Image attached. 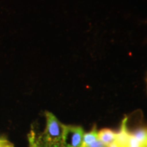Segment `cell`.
Segmentation results:
<instances>
[{"mask_svg":"<svg viewBox=\"0 0 147 147\" xmlns=\"http://www.w3.org/2000/svg\"><path fill=\"white\" fill-rule=\"evenodd\" d=\"M29 147H38L36 141V135L33 129L31 130L30 133L28 134Z\"/></svg>","mask_w":147,"mask_h":147,"instance_id":"cell-6","label":"cell"},{"mask_svg":"<svg viewBox=\"0 0 147 147\" xmlns=\"http://www.w3.org/2000/svg\"><path fill=\"white\" fill-rule=\"evenodd\" d=\"M84 134L82 127L65 125L61 147H81Z\"/></svg>","mask_w":147,"mask_h":147,"instance_id":"cell-2","label":"cell"},{"mask_svg":"<svg viewBox=\"0 0 147 147\" xmlns=\"http://www.w3.org/2000/svg\"><path fill=\"white\" fill-rule=\"evenodd\" d=\"M129 131L134 137H135L141 147H146L147 129L146 128L142 126H138L136 127L132 131Z\"/></svg>","mask_w":147,"mask_h":147,"instance_id":"cell-4","label":"cell"},{"mask_svg":"<svg viewBox=\"0 0 147 147\" xmlns=\"http://www.w3.org/2000/svg\"><path fill=\"white\" fill-rule=\"evenodd\" d=\"M97 127L94 125L92 129L88 133H84L82 139V144L81 147H87L97 140Z\"/></svg>","mask_w":147,"mask_h":147,"instance_id":"cell-5","label":"cell"},{"mask_svg":"<svg viewBox=\"0 0 147 147\" xmlns=\"http://www.w3.org/2000/svg\"><path fill=\"white\" fill-rule=\"evenodd\" d=\"M116 136L117 132L108 128L102 129L97 131V140L105 144L106 146H108L115 142Z\"/></svg>","mask_w":147,"mask_h":147,"instance_id":"cell-3","label":"cell"},{"mask_svg":"<svg viewBox=\"0 0 147 147\" xmlns=\"http://www.w3.org/2000/svg\"><path fill=\"white\" fill-rule=\"evenodd\" d=\"M0 147H14V146L8 140L3 137H0Z\"/></svg>","mask_w":147,"mask_h":147,"instance_id":"cell-7","label":"cell"},{"mask_svg":"<svg viewBox=\"0 0 147 147\" xmlns=\"http://www.w3.org/2000/svg\"><path fill=\"white\" fill-rule=\"evenodd\" d=\"M146 147H147V142H146Z\"/></svg>","mask_w":147,"mask_h":147,"instance_id":"cell-11","label":"cell"},{"mask_svg":"<svg viewBox=\"0 0 147 147\" xmlns=\"http://www.w3.org/2000/svg\"><path fill=\"white\" fill-rule=\"evenodd\" d=\"M146 89H147V76H146Z\"/></svg>","mask_w":147,"mask_h":147,"instance_id":"cell-10","label":"cell"},{"mask_svg":"<svg viewBox=\"0 0 147 147\" xmlns=\"http://www.w3.org/2000/svg\"><path fill=\"white\" fill-rule=\"evenodd\" d=\"M108 147H118V146H117V144H116L115 142H113V143H112L110 145H109Z\"/></svg>","mask_w":147,"mask_h":147,"instance_id":"cell-9","label":"cell"},{"mask_svg":"<svg viewBox=\"0 0 147 147\" xmlns=\"http://www.w3.org/2000/svg\"><path fill=\"white\" fill-rule=\"evenodd\" d=\"M106 146L105 144H104L102 142H100V140H97L96 141L93 142V143H91V144H89V146H87V147H106Z\"/></svg>","mask_w":147,"mask_h":147,"instance_id":"cell-8","label":"cell"},{"mask_svg":"<svg viewBox=\"0 0 147 147\" xmlns=\"http://www.w3.org/2000/svg\"><path fill=\"white\" fill-rule=\"evenodd\" d=\"M46 127L36 137L38 147H61L65 125L53 113L46 111Z\"/></svg>","mask_w":147,"mask_h":147,"instance_id":"cell-1","label":"cell"},{"mask_svg":"<svg viewBox=\"0 0 147 147\" xmlns=\"http://www.w3.org/2000/svg\"><path fill=\"white\" fill-rule=\"evenodd\" d=\"M106 147H108V146H106Z\"/></svg>","mask_w":147,"mask_h":147,"instance_id":"cell-12","label":"cell"}]
</instances>
